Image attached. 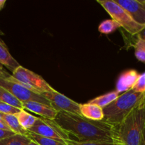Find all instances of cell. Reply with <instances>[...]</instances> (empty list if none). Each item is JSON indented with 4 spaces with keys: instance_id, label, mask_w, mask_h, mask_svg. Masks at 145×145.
I'll return each instance as SVG.
<instances>
[{
    "instance_id": "6da1fadb",
    "label": "cell",
    "mask_w": 145,
    "mask_h": 145,
    "mask_svg": "<svg viewBox=\"0 0 145 145\" xmlns=\"http://www.w3.org/2000/svg\"><path fill=\"white\" fill-rule=\"evenodd\" d=\"M54 121L79 142L111 141L120 144L118 127L102 120L96 121L78 115L59 111Z\"/></svg>"
},
{
    "instance_id": "7a4b0ae2",
    "label": "cell",
    "mask_w": 145,
    "mask_h": 145,
    "mask_svg": "<svg viewBox=\"0 0 145 145\" xmlns=\"http://www.w3.org/2000/svg\"><path fill=\"white\" fill-rule=\"evenodd\" d=\"M145 100L144 93L130 90L125 92L103 109V120L118 127L126 118Z\"/></svg>"
},
{
    "instance_id": "3957f363",
    "label": "cell",
    "mask_w": 145,
    "mask_h": 145,
    "mask_svg": "<svg viewBox=\"0 0 145 145\" xmlns=\"http://www.w3.org/2000/svg\"><path fill=\"white\" fill-rule=\"evenodd\" d=\"M145 124V100L118 127L121 145H139Z\"/></svg>"
},
{
    "instance_id": "277c9868",
    "label": "cell",
    "mask_w": 145,
    "mask_h": 145,
    "mask_svg": "<svg viewBox=\"0 0 145 145\" xmlns=\"http://www.w3.org/2000/svg\"><path fill=\"white\" fill-rule=\"evenodd\" d=\"M105 11L109 14L112 19L116 21L127 32L131 35H137L145 25H140L134 21L127 12L115 1V0H97Z\"/></svg>"
},
{
    "instance_id": "5b68a950",
    "label": "cell",
    "mask_w": 145,
    "mask_h": 145,
    "mask_svg": "<svg viewBox=\"0 0 145 145\" xmlns=\"http://www.w3.org/2000/svg\"><path fill=\"white\" fill-rule=\"evenodd\" d=\"M0 86L8 91L21 103L37 101L51 106V103L41 94L27 89L9 74L0 76Z\"/></svg>"
},
{
    "instance_id": "8992f818",
    "label": "cell",
    "mask_w": 145,
    "mask_h": 145,
    "mask_svg": "<svg viewBox=\"0 0 145 145\" xmlns=\"http://www.w3.org/2000/svg\"><path fill=\"white\" fill-rule=\"evenodd\" d=\"M11 76L27 89L39 94L54 90L40 75L21 65L11 74Z\"/></svg>"
},
{
    "instance_id": "52a82bcc",
    "label": "cell",
    "mask_w": 145,
    "mask_h": 145,
    "mask_svg": "<svg viewBox=\"0 0 145 145\" xmlns=\"http://www.w3.org/2000/svg\"><path fill=\"white\" fill-rule=\"evenodd\" d=\"M38 135L54 139L66 144L72 139L54 120L37 118L34 125L28 130Z\"/></svg>"
},
{
    "instance_id": "ba28073f",
    "label": "cell",
    "mask_w": 145,
    "mask_h": 145,
    "mask_svg": "<svg viewBox=\"0 0 145 145\" xmlns=\"http://www.w3.org/2000/svg\"><path fill=\"white\" fill-rule=\"evenodd\" d=\"M41 95L51 103V106L54 109L58 112L64 111L81 116L80 104L71 100L55 89L52 91L41 93Z\"/></svg>"
},
{
    "instance_id": "9c48e42d",
    "label": "cell",
    "mask_w": 145,
    "mask_h": 145,
    "mask_svg": "<svg viewBox=\"0 0 145 145\" xmlns=\"http://www.w3.org/2000/svg\"><path fill=\"white\" fill-rule=\"evenodd\" d=\"M132 19L140 25H145V0H115Z\"/></svg>"
},
{
    "instance_id": "30bf717a",
    "label": "cell",
    "mask_w": 145,
    "mask_h": 145,
    "mask_svg": "<svg viewBox=\"0 0 145 145\" xmlns=\"http://www.w3.org/2000/svg\"><path fill=\"white\" fill-rule=\"evenodd\" d=\"M23 108L41 116L43 118L54 120L58 115V111L52 106L37 101H28L22 103Z\"/></svg>"
},
{
    "instance_id": "8fae6325",
    "label": "cell",
    "mask_w": 145,
    "mask_h": 145,
    "mask_svg": "<svg viewBox=\"0 0 145 145\" xmlns=\"http://www.w3.org/2000/svg\"><path fill=\"white\" fill-rule=\"evenodd\" d=\"M139 76V74L134 69H130L124 72L119 76L117 82L115 91L120 93L132 90Z\"/></svg>"
},
{
    "instance_id": "7c38bea8",
    "label": "cell",
    "mask_w": 145,
    "mask_h": 145,
    "mask_svg": "<svg viewBox=\"0 0 145 145\" xmlns=\"http://www.w3.org/2000/svg\"><path fill=\"white\" fill-rule=\"evenodd\" d=\"M0 64L11 71V73H13L20 66L19 63L11 55L4 41L1 40V39H0Z\"/></svg>"
},
{
    "instance_id": "4fadbf2b",
    "label": "cell",
    "mask_w": 145,
    "mask_h": 145,
    "mask_svg": "<svg viewBox=\"0 0 145 145\" xmlns=\"http://www.w3.org/2000/svg\"><path fill=\"white\" fill-rule=\"evenodd\" d=\"M80 113L82 117L89 120L100 121L104 118L103 109L90 103L80 104Z\"/></svg>"
},
{
    "instance_id": "5bb4252c",
    "label": "cell",
    "mask_w": 145,
    "mask_h": 145,
    "mask_svg": "<svg viewBox=\"0 0 145 145\" xmlns=\"http://www.w3.org/2000/svg\"><path fill=\"white\" fill-rule=\"evenodd\" d=\"M0 117L2 119L3 121L8 125L10 130L14 132L15 134L23 135H27L28 130H26L21 126L18 123L16 116L14 115H7L0 113Z\"/></svg>"
},
{
    "instance_id": "9a60e30c",
    "label": "cell",
    "mask_w": 145,
    "mask_h": 145,
    "mask_svg": "<svg viewBox=\"0 0 145 145\" xmlns=\"http://www.w3.org/2000/svg\"><path fill=\"white\" fill-rule=\"evenodd\" d=\"M119 93L117 91H111L107 93H105L104 95L98 96V97L90 101L88 103H92V104H95L97 106H100V108H104L107 106L112 103L114 101L116 100L119 97Z\"/></svg>"
},
{
    "instance_id": "2e32d148",
    "label": "cell",
    "mask_w": 145,
    "mask_h": 145,
    "mask_svg": "<svg viewBox=\"0 0 145 145\" xmlns=\"http://www.w3.org/2000/svg\"><path fill=\"white\" fill-rule=\"evenodd\" d=\"M18 123L21 125V127L26 130H28L35 123L37 118L30 114L26 110L22 109L16 115Z\"/></svg>"
},
{
    "instance_id": "e0dca14e",
    "label": "cell",
    "mask_w": 145,
    "mask_h": 145,
    "mask_svg": "<svg viewBox=\"0 0 145 145\" xmlns=\"http://www.w3.org/2000/svg\"><path fill=\"white\" fill-rule=\"evenodd\" d=\"M27 136L29 137L30 140L35 142L36 143L39 145H67L66 143L63 142L58 141V140L49 138V137L38 135L31 133L29 131H28Z\"/></svg>"
},
{
    "instance_id": "ac0fdd59",
    "label": "cell",
    "mask_w": 145,
    "mask_h": 145,
    "mask_svg": "<svg viewBox=\"0 0 145 145\" xmlns=\"http://www.w3.org/2000/svg\"><path fill=\"white\" fill-rule=\"evenodd\" d=\"M0 102L7 103L21 110L24 109L22 103L19 101L16 98L14 97L8 91L1 86H0Z\"/></svg>"
},
{
    "instance_id": "d6986e66",
    "label": "cell",
    "mask_w": 145,
    "mask_h": 145,
    "mask_svg": "<svg viewBox=\"0 0 145 145\" xmlns=\"http://www.w3.org/2000/svg\"><path fill=\"white\" fill-rule=\"evenodd\" d=\"M31 140L27 135L16 134L0 140V145H28Z\"/></svg>"
},
{
    "instance_id": "ffe728a7",
    "label": "cell",
    "mask_w": 145,
    "mask_h": 145,
    "mask_svg": "<svg viewBox=\"0 0 145 145\" xmlns=\"http://www.w3.org/2000/svg\"><path fill=\"white\" fill-rule=\"evenodd\" d=\"M119 28H121V25L112 19H108L100 23L98 27V31L101 33L109 34Z\"/></svg>"
},
{
    "instance_id": "44dd1931",
    "label": "cell",
    "mask_w": 145,
    "mask_h": 145,
    "mask_svg": "<svg viewBox=\"0 0 145 145\" xmlns=\"http://www.w3.org/2000/svg\"><path fill=\"white\" fill-rule=\"evenodd\" d=\"M134 46L136 58L139 61L145 64V40L137 38Z\"/></svg>"
},
{
    "instance_id": "7402d4cb",
    "label": "cell",
    "mask_w": 145,
    "mask_h": 145,
    "mask_svg": "<svg viewBox=\"0 0 145 145\" xmlns=\"http://www.w3.org/2000/svg\"><path fill=\"white\" fill-rule=\"evenodd\" d=\"M67 145H118L117 143L111 141H89L79 142L71 140Z\"/></svg>"
},
{
    "instance_id": "603a6c76",
    "label": "cell",
    "mask_w": 145,
    "mask_h": 145,
    "mask_svg": "<svg viewBox=\"0 0 145 145\" xmlns=\"http://www.w3.org/2000/svg\"><path fill=\"white\" fill-rule=\"evenodd\" d=\"M21 109L17 108L14 106H11L7 103L0 102V113L7 115H16L21 111Z\"/></svg>"
},
{
    "instance_id": "cb8c5ba5",
    "label": "cell",
    "mask_w": 145,
    "mask_h": 145,
    "mask_svg": "<svg viewBox=\"0 0 145 145\" xmlns=\"http://www.w3.org/2000/svg\"><path fill=\"white\" fill-rule=\"evenodd\" d=\"M132 91L139 93H144L145 92V72L139 74V78L135 84Z\"/></svg>"
},
{
    "instance_id": "d4e9b609",
    "label": "cell",
    "mask_w": 145,
    "mask_h": 145,
    "mask_svg": "<svg viewBox=\"0 0 145 145\" xmlns=\"http://www.w3.org/2000/svg\"><path fill=\"white\" fill-rule=\"evenodd\" d=\"M16 135L14 132L10 131V130H3V129H0V140H4V139L7 138V137H11V136Z\"/></svg>"
},
{
    "instance_id": "484cf974",
    "label": "cell",
    "mask_w": 145,
    "mask_h": 145,
    "mask_svg": "<svg viewBox=\"0 0 145 145\" xmlns=\"http://www.w3.org/2000/svg\"><path fill=\"white\" fill-rule=\"evenodd\" d=\"M139 145H145V124H144V126L143 130H142V137H141Z\"/></svg>"
},
{
    "instance_id": "4316f807",
    "label": "cell",
    "mask_w": 145,
    "mask_h": 145,
    "mask_svg": "<svg viewBox=\"0 0 145 145\" xmlns=\"http://www.w3.org/2000/svg\"><path fill=\"white\" fill-rule=\"evenodd\" d=\"M136 36H137V38H141V39L145 40V27L136 35Z\"/></svg>"
},
{
    "instance_id": "83f0119b",
    "label": "cell",
    "mask_w": 145,
    "mask_h": 145,
    "mask_svg": "<svg viewBox=\"0 0 145 145\" xmlns=\"http://www.w3.org/2000/svg\"><path fill=\"white\" fill-rule=\"evenodd\" d=\"M7 74L8 73H7L6 71L4 70V66H3L1 64H0V76H3V75H5Z\"/></svg>"
},
{
    "instance_id": "f1b7e54d",
    "label": "cell",
    "mask_w": 145,
    "mask_h": 145,
    "mask_svg": "<svg viewBox=\"0 0 145 145\" xmlns=\"http://www.w3.org/2000/svg\"><path fill=\"white\" fill-rule=\"evenodd\" d=\"M5 3H6L5 0H0V10H1L3 8H4Z\"/></svg>"
},
{
    "instance_id": "f546056e",
    "label": "cell",
    "mask_w": 145,
    "mask_h": 145,
    "mask_svg": "<svg viewBox=\"0 0 145 145\" xmlns=\"http://www.w3.org/2000/svg\"><path fill=\"white\" fill-rule=\"evenodd\" d=\"M28 145H39V144H37V143H36L35 142H34V141H32V140H31V141H30V142L28 143Z\"/></svg>"
},
{
    "instance_id": "4dcf8cb0",
    "label": "cell",
    "mask_w": 145,
    "mask_h": 145,
    "mask_svg": "<svg viewBox=\"0 0 145 145\" xmlns=\"http://www.w3.org/2000/svg\"><path fill=\"white\" fill-rule=\"evenodd\" d=\"M4 35V33H3L2 31H1V30H0V35Z\"/></svg>"
},
{
    "instance_id": "1f68e13d",
    "label": "cell",
    "mask_w": 145,
    "mask_h": 145,
    "mask_svg": "<svg viewBox=\"0 0 145 145\" xmlns=\"http://www.w3.org/2000/svg\"><path fill=\"white\" fill-rule=\"evenodd\" d=\"M0 120H2V119L1 118V117H0ZM2 121H3V120H2Z\"/></svg>"
}]
</instances>
